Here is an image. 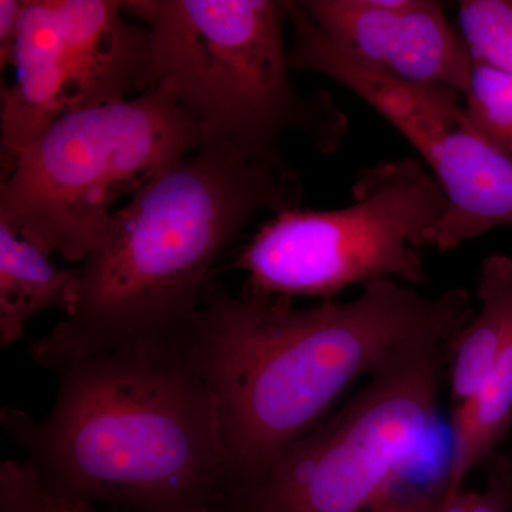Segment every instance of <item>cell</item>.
Returning a JSON list of instances; mask_svg holds the SVG:
<instances>
[{"mask_svg":"<svg viewBox=\"0 0 512 512\" xmlns=\"http://www.w3.org/2000/svg\"><path fill=\"white\" fill-rule=\"evenodd\" d=\"M42 420L3 407L6 433L49 493L127 512H235L241 481L218 400L183 330L53 370Z\"/></svg>","mask_w":512,"mask_h":512,"instance_id":"1","label":"cell"},{"mask_svg":"<svg viewBox=\"0 0 512 512\" xmlns=\"http://www.w3.org/2000/svg\"><path fill=\"white\" fill-rule=\"evenodd\" d=\"M471 316L464 289L426 296L387 279L353 301L308 309L248 286L232 293L210 285L181 330L217 397L239 494L315 429L357 379L416 340L458 335Z\"/></svg>","mask_w":512,"mask_h":512,"instance_id":"2","label":"cell"},{"mask_svg":"<svg viewBox=\"0 0 512 512\" xmlns=\"http://www.w3.org/2000/svg\"><path fill=\"white\" fill-rule=\"evenodd\" d=\"M302 181L285 158L204 141L114 211L106 241L80 266L70 315L29 346L56 370L101 350L167 338L197 312L218 259L262 211L296 210Z\"/></svg>","mask_w":512,"mask_h":512,"instance_id":"3","label":"cell"},{"mask_svg":"<svg viewBox=\"0 0 512 512\" xmlns=\"http://www.w3.org/2000/svg\"><path fill=\"white\" fill-rule=\"evenodd\" d=\"M121 8L150 32L154 87L200 126L202 143L284 158L279 144L296 133L319 153L338 151L348 117L329 92L296 89L286 2L127 0Z\"/></svg>","mask_w":512,"mask_h":512,"instance_id":"4","label":"cell"},{"mask_svg":"<svg viewBox=\"0 0 512 512\" xmlns=\"http://www.w3.org/2000/svg\"><path fill=\"white\" fill-rule=\"evenodd\" d=\"M202 144L164 90L67 114L20 153L0 184V221L47 255L80 261L106 241L113 205Z\"/></svg>","mask_w":512,"mask_h":512,"instance_id":"5","label":"cell"},{"mask_svg":"<svg viewBox=\"0 0 512 512\" xmlns=\"http://www.w3.org/2000/svg\"><path fill=\"white\" fill-rule=\"evenodd\" d=\"M458 336H427L390 356L342 409L241 491L235 512L375 510L443 424L441 386Z\"/></svg>","mask_w":512,"mask_h":512,"instance_id":"6","label":"cell"},{"mask_svg":"<svg viewBox=\"0 0 512 512\" xmlns=\"http://www.w3.org/2000/svg\"><path fill=\"white\" fill-rule=\"evenodd\" d=\"M447 210L446 195L421 161H382L359 171L348 207L275 215L232 268L247 272L248 288L292 301H333L350 286L386 279L426 284L417 248L431 247Z\"/></svg>","mask_w":512,"mask_h":512,"instance_id":"7","label":"cell"},{"mask_svg":"<svg viewBox=\"0 0 512 512\" xmlns=\"http://www.w3.org/2000/svg\"><path fill=\"white\" fill-rule=\"evenodd\" d=\"M292 70L322 74L369 104L419 153L446 195L448 210L431 248L451 251L512 225V157L461 106V94L394 79L350 55L318 28L301 2H286Z\"/></svg>","mask_w":512,"mask_h":512,"instance_id":"8","label":"cell"},{"mask_svg":"<svg viewBox=\"0 0 512 512\" xmlns=\"http://www.w3.org/2000/svg\"><path fill=\"white\" fill-rule=\"evenodd\" d=\"M12 67L0 87V168L67 114L156 86L150 32L117 0H25Z\"/></svg>","mask_w":512,"mask_h":512,"instance_id":"9","label":"cell"},{"mask_svg":"<svg viewBox=\"0 0 512 512\" xmlns=\"http://www.w3.org/2000/svg\"><path fill=\"white\" fill-rule=\"evenodd\" d=\"M325 35L394 79L436 84L466 96L474 62L434 0H303Z\"/></svg>","mask_w":512,"mask_h":512,"instance_id":"10","label":"cell"},{"mask_svg":"<svg viewBox=\"0 0 512 512\" xmlns=\"http://www.w3.org/2000/svg\"><path fill=\"white\" fill-rule=\"evenodd\" d=\"M80 292V268L53 264L33 242L0 221V343L9 348L26 325L49 309L70 315Z\"/></svg>","mask_w":512,"mask_h":512,"instance_id":"11","label":"cell"},{"mask_svg":"<svg viewBox=\"0 0 512 512\" xmlns=\"http://www.w3.org/2000/svg\"><path fill=\"white\" fill-rule=\"evenodd\" d=\"M480 309L458 336L447 366L453 407L467 403L490 375L512 329V255L487 256L477 289Z\"/></svg>","mask_w":512,"mask_h":512,"instance_id":"12","label":"cell"},{"mask_svg":"<svg viewBox=\"0 0 512 512\" xmlns=\"http://www.w3.org/2000/svg\"><path fill=\"white\" fill-rule=\"evenodd\" d=\"M458 25L474 64L512 77V0H463Z\"/></svg>","mask_w":512,"mask_h":512,"instance_id":"13","label":"cell"},{"mask_svg":"<svg viewBox=\"0 0 512 512\" xmlns=\"http://www.w3.org/2000/svg\"><path fill=\"white\" fill-rule=\"evenodd\" d=\"M464 106L485 136L512 157V77L474 64Z\"/></svg>","mask_w":512,"mask_h":512,"instance_id":"14","label":"cell"},{"mask_svg":"<svg viewBox=\"0 0 512 512\" xmlns=\"http://www.w3.org/2000/svg\"><path fill=\"white\" fill-rule=\"evenodd\" d=\"M0 512L100 511L93 505L73 503L49 493L26 461L6 460L0 464Z\"/></svg>","mask_w":512,"mask_h":512,"instance_id":"15","label":"cell"},{"mask_svg":"<svg viewBox=\"0 0 512 512\" xmlns=\"http://www.w3.org/2000/svg\"><path fill=\"white\" fill-rule=\"evenodd\" d=\"M484 466V490H463L444 503L439 512H512V454L497 451Z\"/></svg>","mask_w":512,"mask_h":512,"instance_id":"16","label":"cell"},{"mask_svg":"<svg viewBox=\"0 0 512 512\" xmlns=\"http://www.w3.org/2000/svg\"><path fill=\"white\" fill-rule=\"evenodd\" d=\"M25 0H0V67H12Z\"/></svg>","mask_w":512,"mask_h":512,"instance_id":"17","label":"cell"}]
</instances>
